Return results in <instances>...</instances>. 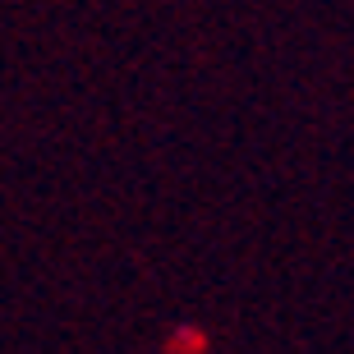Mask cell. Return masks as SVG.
I'll list each match as a JSON object with an SVG mask.
<instances>
[]
</instances>
